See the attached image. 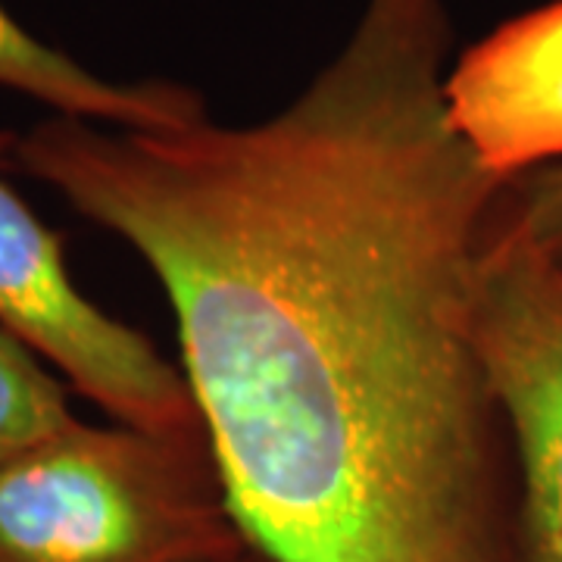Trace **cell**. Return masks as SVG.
I'll list each match as a JSON object with an SVG mask.
<instances>
[{"label":"cell","instance_id":"6da1fadb","mask_svg":"<svg viewBox=\"0 0 562 562\" xmlns=\"http://www.w3.org/2000/svg\"><path fill=\"white\" fill-rule=\"evenodd\" d=\"M450 0H362L272 116H47L10 162L157 276L244 541L272 562H528L475 322L506 181L443 103Z\"/></svg>","mask_w":562,"mask_h":562},{"label":"cell","instance_id":"7a4b0ae2","mask_svg":"<svg viewBox=\"0 0 562 562\" xmlns=\"http://www.w3.org/2000/svg\"><path fill=\"white\" fill-rule=\"evenodd\" d=\"M244 547L206 438L76 419L0 465V562H213Z\"/></svg>","mask_w":562,"mask_h":562},{"label":"cell","instance_id":"277c9868","mask_svg":"<svg viewBox=\"0 0 562 562\" xmlns=\"http://www.w3.org/2000/svg\"><path fill=\"white\" fill-rule=\"evenodd\" d=\"M479 344L509 422L528 562H562V266L503 210L484 238Z\"/></svg>","mask_w":562,"mask_h":562},{"label":"cell","instance_id":"8992f818","mask_svg":"<svg viewBox=\"0 0 562 562\" xmlns=\"http://www.w3.org/2000/svg\"><path fill=\"white\" fill-rule=\"evenodd\" d=\"M0 88L20 91L54 116L101 122L113 128L162 132L210 116L194 85L176 79L113 81L85 69L60 47L35 38L0 0Z\"/></svg>","mask_w":562,"mask_h":562},{"label":"cell","instance_id":"52a82bcc","mask_svg":"<svg viewBox=\"0 0 562 562\" xmlns=\"http://www.w3.org/2000/svg\"><path fill=\"white\" fill-rule=\"evenodd\" d=\"M79 419L38 357L0 328V465Z\"/></svg>","mask_w":562,"mask_h":562},{"label":"cell","instance_id":"5b68a950","mask_svg":"<svg viewBox=\"0 0 562 562\" xmlns=\"http://www.w3.org/2000/svg\"><path fill=\"white\" fill-rule=\"evenodd\" d=\"M443 103L494 179L562 162V0L501 22L453 57Z\"/></svg>","mask_w":562,"mask_h":562},{"label":"cell","instance_id":"3957f363","mask_svg":"<svg viewBox=\"0 0 562 562\" xmlns=\"http://www.w3.org/2000/svg\"><path fill=\"white\" fill-rule=\"evenodd\" d=\"M13 147L16 132L0 128V328L113 422L162 438H206L184 372L147 335L81 294L63 235L3 179Z\"/></svg>","mask_w":562,"mask_h":562},{"label":"cell","instance_id":"9c48e42d","mask_svg":"<svg viewBox=\"0 0 562 562\" xmlns=\"http://www.w3.org/2000/svg\"><path fill=\"white\" fill-rule=\"evenodd\" d=\"M213 562H272L269 557H262L257 547H244V550H238V553H232V557H222V560H213Z\"/></svg>","mask_w":562,"mask_h":562},{"label":"cell","instance_id":"ba28073f","mask_svg":"<svg viewBox=\"0 0 562 562\" xmlns=\"http://www.w3.org/2000/svg\"><path fill=\"white\" fill-rule=\"evenodd\" d=\"M503 210L541 254L562 266V162L503 184Z\"/></svg>","mask_w":562,"mask_h":562}]
</instances>
